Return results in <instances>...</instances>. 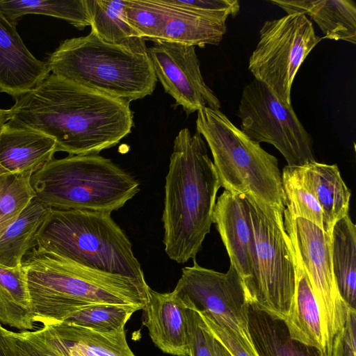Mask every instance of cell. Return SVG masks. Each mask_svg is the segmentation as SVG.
<instances>
[{"mask_svg":"<svg viewBox=\"0 0 356 356\" xmlns=\"http://www.w3.org/2000/svg\"><path fill=\"white\" fill-rule=\"evenodd\" d=\"M6 110V124L54 138L56 152L98 154L116 145L134 126L130 102L49 74Z\"/></svg>","mask_w":356,"mask_h":356,"instance_id":"cell-1","label":"cell"},{"mask_svg":"<svg viewBox=\"0 0 356 356\" xmlns=\"http://www.w3.org/2000/svg\"><path fill=\"white\" fill-rule=\"evenodd\" d=\"M220 185L203 137L187 129L174 140L165 177L163 222L165 252L184 264L195 259L213 223Z\"/></svg>","mask_w":356,"mask_h":356,"instance_id":"cell-2","label":"cell"},{"mask_svg":"<svg viewBox=\"0 0 356 356\" xmlns=\"http://www.w3.org/2000/svg\"><path fill=\"white\" fill-rule=\"evenodd\" d=\"M33 319L43 325L63 322L94 304L134 305L148 301L147 284L92 269L39 246L22 258Z\"/></svg>","mask_w":356,"mask_h":356,"instance_id":"cell-3","label":"cell"},{"mask_svg":"<svg viewBox=\"0 0 356 356\" xmlns=\"http://www.w3.org/2000/svg\"><path fill=\"white\" fill-rule=\"evenodd\" d=\"M46 63L51 74L129 102L151 95L157 81L147 51L109 44L91 32L60 42Z\"/></svg>","mask_w":356,"mask_h":356,"instance_id":"cell-4","label":"cell"},{"mask_svg":"<svg viewBox=\"0 0 356 356\" xmlns=\"http://www.w3.org/2000/svg\"><path fill=\"white\" fill-rule=\"evenodd\" d=\"M37 242L79 265L147 284L131 243L111 213L51 208Z\"/></svg>","mask_w":356,"mask_h":356,"instance_id":"cell-5","label":"cell"},{"mask_svg":"<svg viewBox=\"0 0 356 356\" xmlns=\"http://www.w3.org/2000/svg\"><path fill=\"white\" fill-rule=\"evenodd\" d=\"M36 197L53 209L111 213L139 191V183L111 160L99 156L53 159L31 178Z\"/></svg>","mask_w":356,"mask_h":356,"instance_id":"cell-6","label":"cell"},{"mask_svg":"<svg viewBox=\"0 0 356 356\" xmlns=\"http://www.w3.org/2000/svg\"><path fill=\"white\" fill-rule=\"evenodd\" d=\"M196 130L211 152L220 187L249 195L284 211V193L276 157L251 140L220 110L200 109Z\"/></svg>","mask_w":356,"mask_h":356,"instance_id":"cell-7","label":"cell"},{"mask_svg":"<svg viewBox=\"0 0 356 356\" xmlns=\"http://www.w3.org/2000/svg\"><path fill=\"white\" fill-rule=\"evenodd\" d=\"M252 234L250 274L244 283L249 302L284 319L296 287V260L283 211L245 195Z\"/></svg>","mask_w":356,"mask_h":356,"instance_id":"cell-8","label":"cell"},{"mask_svg":"<svg viewBox=\"0 0 356 356\" xmlns=\"http://www.w3.org/2000/svg\"><path fill=\"white\" fill-rule=\"evenodd\" d=\"M323 37L318 36L313 24L300 13L266 21L259 40L249 58L248 69L284 104L291 106V90L302 63Z\"/></svg>","mask_w":356,"mask_h":356,"instance_id":"cell-9","label":"cell"},{"mask_svg":"<svg viewBox=\"0 0 356 356\" xmlns=\"http://www.w3.org/2000/svg\"><path fill=\"white\" fill-rule=\"evenodd\" d=\"M240 129L251 140L273 145L289 166L315 161L313 140L291 106L282 103L271 89L254 79L243 90L237 111Z\"/></svg>","mask_w":356,"mask_h":356,"instance_id":"cell-10","label":"cell"},{"mask_svg":"<svg viewBox=\"0 0 356 356\" xmlns=\"http://www.w3.org/2000/svg\"><path fill=\"white\" fill-rule=\"evenodd\" d=\"M284 225L294 252L300 259L317 302L323 339L328 356L334 341L343 329L348 305L339 292L331 258V237L325 231L300 218H293L285 209Z\"/></svg>","mask_w":356,"mask_h":356,"instance_id":"cell-11","label":"cell"},{"mask_svg":"<svg viewBox=\"0 0 356 356\" xmlns=\"http://www.w3.org/2000/svg\"><path fill=\"white\" fill-rule=\"evenodd\" d=\"M182 268L175 293L186 307L213 318L252 345L248 330L249 299L243 280L230 264L227 273L200 266Z\"/></svg>","mask_w":356,"mask_h":356,"instance_id":"cell-12","label":"cell"},{"mask_svg":"<svg viewBox=\"0 0 356 356\" xmlns=\"http://www.w3.org/2000/svg\"><path fill=\"white\" fill-rule=\"evenodd\" d=\"M10 335L17 356H135L124 328L103 333L61 322Z\"/></svg>","mask_w":356,"mask_h":356,"instance_id":"cell-13","label":"cell"},{"mask_svg":"<svg viewBox=\"0 0 356 356\" xmlns=\"http://www.w3.org/2000/svg\"><path fill=\"white\" fill-rule=\"evenodd\" d=\"M154 72L164 88L190 114L203 108L219 110L220 102L206 84L195 47L159 41L147 48Z\"/></svg>","mask_w":356,"mask_h":356,"instance_id":"cell-14","label":"cell"},{"mask_svg":"<svg viewBox=\"0 0 356 356\" xmlns=\"http://www.w3.org/2000/svg\"><path fill=\"white\" fill-rule=\"evenodd\" d=\"M49 74L46 62L29 51L15 26L0 12V92L15 99Z\"/></svg>","mask_w":356,"mask_h":356,"instance_id":"cell-15","label":"cell"},{"mask_svg":"<svg viewBox=\"0 0 356 356\" xmlns=\"http://www.w3.org/2000/svg\"><path fill=\"white\" fill-rule=\"evenodd\" d=\"M213 223L220 234L232 264L245 283L251 267L252 234L245 195L225 190L217 198Z\"/></svg>","mask_w":356,"mask_h":356,"instance_id":"cell-16","label":"cell"},{"mask_svg":"<svg viewBox=\"0 0 356 356\" xmlns=\"http://www.w3.org/2000/svg\"><path fill=\"white\" fill-rule=\"evenodd\" d=\"M144 325L154 343L163 353L188 356L186 307L174 291L159 293L150 287Z\"/></svg>","mask_w":356,"mask_h":356,"instance_id":"cell-17","label":"cell"},{"mask_svg":"<svg viewBox=\"0 0 356 356\" xmlns=\"http://www.w3.org/2000/svg\"><path fill=\"white\" fill-rule=\"evenodd\" d=\"M56 143L40 131L4 124L0 131V175H33L54 159Z\"/></svg>","mask_w":356,"mask_h":356,"instance_id":"cell-18","label":"cell"},{"mask_svg":"<svg viewBox=\"0 0 356 356\" xmlns=\"http://www.w3.org/2000/svg\"><path fill=\"white\" fill-rule=\"evenodd\" d=\"M293 168L318 202L323 213V230L332 236L334 224L348 214L351 195L338 166L315 161Z\"/></svg>","mask_w":356,"mask_h":356,"instance_id":"cell-19","label":"cell"},{"mask_svg":"<svg viewBox=\"0 0 356 356\" xmlns=\"http://www.w3.org/2000/svg\"><path fill=\"white\" fill-rule=\"evenodd\" d=\"M287 14L302 13L316 22L323 38L356 43V5L352 0H269Z\"/></svg>","mask_w":356,"mask_h":356,"instance_id":"cell-20","label":"cell"},{"mask_svg":"<svg viewBox=\"0 0 356 356\" xmlns=\"http://www.w3.org/2000/svg\"><path fill=\"white\" fill-rule=\"evenodd\" d=\"M248 330L258 356H327L290 337L283 319L248 306Z\"/></svg>","mask_w":356,"mask_h":356,"instance_id":"cell-21","label":"cell"},{"mask_svg":"<svg viewBox=\"0 0 356 356\" xmlns=\"http://www.w3.org/2000/svg\"><path fill=\"white\" fill-rule=\"evenodd\" d=\"M165 9L161 40L203 47L218 45L227 31L226 21L202 16L159 0Z\"/></svg>","mask_w":356,"mask_h":356,"instance_id":"cell-22","label":"cell"},{"mask_svg":"<svg viewBox=\"0 0 356 356\" xmlns=\"http://www.w3.org/2000/svg\"><path fill=\"white\" fill-rule=\"evenodd\" d=\"M295 256L296 287L290 309L284 321L291 339L327 354L318 306L302 264L296 254Z\"/></svg>","mask_w":356,"mask_h":356,"instance_id":"cell-23","label":"cell"},{"mask_svg":"<svg viewBox=\"0 0 356 356\" xmlns=\"http://www.w3.org/2000/svg\"><path fill=\"white\" fill-rule=\"evenodd\" d=\"M86 1L92 33L109 44L137 51H147L145 40L127 19L126 0Z\"/></svg>","mask_w":356,"mask_h":356,"instance_id":"cell-24","label":"cell"},{"mask_svg":"<svg viewBox=\"0 0 356 356\" xmlns=\"http://www.w3.org/2000/svg\"><path fill=\"white\" fill-rule=\"evenodd\" d=\"M51 209L37 197L31 200L0 238V264L9 268L21 266L24 256L38 245V233Z\"/></svg>","mask_w":356,"mask_h":356,"instance_id":"cell-25","label":"cell"},{"mask_svg":"<svg viewBox=\"0 0 356 356\" xmlns=\"http://www.w3.org/2000/svg\"><path fill=\"white\" fill-rule=\"evenodd\" d=\"M331 258L340 296L348 307L356 309V226L348 214L333 227Z\"/></svg>","mask_w":356,"mask_h":356,"instance_id":"cell-26","label":"cell"},{"mask_svg":"<svg viewBox=\"0 0 356 356\" xmlns=\"http://www.w3.org/2000/svg\"><path fill=\"white\" fill-rule=\"evenodd\" d=\"M33 313L24 272L0 264V323L18 330L34 328Z\"/></svg>","mask_w":356,"mask_h":356,"instance_id":"cell-27","label":"cell"},{"mask_svg":"<svg viewBox=\"0 0 356 356\" xmlns=\"http://www.w3.org/2000/svg\"><path fill=\"white\" fill-rule=\"evenodd\" d=\"M0 12L15 26L27 14L62 19L80 30L90 23L86 0H0Z\"/></svg>","mask_w":356,"mask_h":356,"instance_id":"cell-28","label":"cell"},{"mask_svg":"<svg viewBox=\"0 0 356 356\" xmlns=\"http://www.w3.org/2000/svg\"><path fill=\"white\" fill-rule=\"evenodd\" d=\"M140 309L143 308L134 305H89L79 309L63 322L99 332H111L124 328L132 314Z\"/></svg>","mask_w":356,"mask_h":356,"instance_id":"cell-29","label":"cell"},{"mask_svg":"<svg viewBox=\"0 0 356 356\" xmlns=\"http://www.w3.org/2000/svg\"><path fill=\"white\" fill-rule=\"evenodd\" d=\"M32 175L29 173L0 175V238L31 200L36 197L31 181Z\"/></svg>","mask_w":356,"mask_h":356,"instance_id":"cell-30","label":"cell"},{"mask_svg":"<svg viewBox=\"0 0 356 356\" xmlns=\"http://www.w3.org/2000/svg\"><path fill=\"white\" fill-rule=\"evenodd\" d=\"M285 209L293 217L305 218L323 229L321 208L293 167L283 168L282 173Z\"/></svg>","mask_w":356,"mask_h":356,"instance_id":"cell-31","label":"cell"},{"mask_svg":"<svg viewBox=\"0 0 356 356\" xmlns=\"http://www.w3.org/2000/svg\"><path fill=\"white\" fill-rule=\"evenodd\" d=\"M125 15L129 24L145 40H161L165 9L159 0H126Z\"/></svg>","mask_w":356,"mask_h":356,"instance_id":"cell-32","label":"cell"},{"mask_svg":"<svg viewBox=\"0 0 356 356\" xmlns=\"http://www.w3.org/2000/svg\"><path fill=\"white\" fill-rule=\"evenodd\" d=\"M186 318L188 356H215L214 337L197 310L193 307H186Z\"/></svg>","mask_w":356,"mask_h":356,"instance_id":"cell-33","label":"cell"},{"mask_svg":"<svg viewBox=\"0 0 356 356\" xmlns=\"http://www.w3.org/2000/svg\"><path fill=\"white\" fill-rule=\"evenodd\" d=\"M165 3L176 6L202 16L227 20L229 16H236L240 10L236 0H163Z\"/></svg>","mask_w":356,"mask_h":356,"instance_id":"cell-34","label":"cell"},{"mask_svg":"<svg viewBox=\"0 0 356 356\" xmlns=\"http://www.w3.org/2000/svg\"><path fill=\"white\" fill-rule=\"evenodd\" d=\"M212 335L232 356H258L253 346L208 315L197 310Z\"/></svg>","mask_w":356,"mask_h":356,"instance_id":"cell-35","label":"cell"},{"mask_svg":"<svg viewBox=\"0 0 356 356\" xmlns=\"http://www.w3.org/2000/svg\"><path fill=\"white\" fill-rule=\"evenodd\" d=\"M356 309L348 308L343 329L334 339L332 356H356Z\"/></svg>","mask_w":356,"mask_h":356,"instance_id":"cell-36","label":"cell"},{"mask_svg":"<svg viewBox=\"0 0 356 356\" xmlns=\"http://www.w3.org/2000/svg\"><path fill=\"white\" fill-rule=\"evenodd\" d=\"M10 330L0 323V356H17Z\"/></svg>","mask_w":356,"mask_h":356,"instance_id":"cell-37","label":"cell"},{"mask_svg":"<svg viewBox=\"0 0 356 356\" xmlns=\"http://www.w3.org/2000/svg\"><path fill=\"white\" fill-rule=\"evenodd\" d=\"M213 348L215 356H232L229 352L215 337L213 341Z\"/></svg>","mask_w":356,"mask_h":356,"instance_id":"cell-38","label":"cell"},{"mask_svg":"<svg viewBox=\"0 0 356 356\" xmlns=\"http://www.w3.org/2000/svg\"><path fill=\"white\" fill-rule=\"evenodd\" d=\"M6 122V110L0 108V131Z\"/></svg>","mask_w":356,"mask_h":356,"instance_id":"cell-39","label":"cell"}]
</instances>
